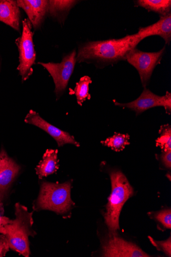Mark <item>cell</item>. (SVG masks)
<instances>
[{"label": "cell", "mask_w": 171, "mask_h": 257, "mask_svg": "<svg viewBox=\"0 0 171 257\" xmlns=\"http://www.w3.org/2000/svg\"><path fill=\"white\" fill-rule=\"evenodd\" d=\"M136 34L120 39L89 42L79 47L77 61L105 66L122 60L141 42Z\"/></svg>", "instance_id": "1"}, {"label": "cell", "mask_w": 171, "mask_h": 257, "mask_svg": "<svg viewBox=\"0 0 171 257\" xmlns=\"http://www.w3.org/2000/svg\"><path fill=\"white\" fill-rule=\"evenodd\" d=\"M15 218L5 225L3 232L8 240L10 249L25 257L31 254L30 237H35L37 233L33 228L34 211L17 203Z\"/></svg>", "instance_id": "2"}, {"label": "cell", "mask_w": 171, "mask_h": 257, "mask_svg": "<svg viewBox=\"0 0 171 257\" xmlns=\"http://www.w3.org/2000/svg\"><path fill=\"white\" fill-rule=\"evenodd\" d=\"M71 181L60 184L42 182L34 205V211L48 210L66 216L75 205L71 198Z\"/></svg>", "instance_id": "3"}, {"label": "cell", "mask_w": 171, "mask_h": 257, "mask_svg": "<svg viewBox=\"0 0 171 257\" xmlns=\"http://www.w3.org/2000/svg\"><path fill=\"white\" fill-rule=\"evenodd\" d=\"M112 192L104 214L109 234H117L119 229L120 213L126 202L134 195V190L126 176L120 171L110 173Z\"/></svg>", "instance_id": "4"}, {"label": "cell", "mask_w": 171, "mask_h": 257, "mask_svg": "<svg viewBox=\"0 0 171 257\" xmlns=\"http://www.w3.org/2000/svg\"><path fill=\"white\" fill-rule=\"evenodd\" d=\"M22 35L16 41L19 52L20 64L17 68L23 81H27L33 73L32 66L35 63L36 54L34 48L32 25L29 19L22 22Z\"/></svg>", "instance_id": "5"}, {"label": "cell", "mask_w": 171, "mask_h": 257, "mask_svg": "<svg viewBox=\"0 0 171 257\" xmlns=\"http://www.w3.org/2000/svg\"><path fill=\"white\" fill-rule=\"evenodd\" d=\"M76 62V51H73L71 53L64 57L60 63H38L46 68L53 77L55 84V92L56 93L57 99L65 91L74 71Z\"/></svg>", "instance_id": "6"}, {"label": "cell", "mask_w": 171, "mask_h": 257, "mask_svg": "<svg viewBox=\"0 0 171 257\" xmlns=\"http://www.w3.org/2000/svg\"><path fill=\"white\" fill-rule=\"evenodd\" d=\"M165 50L164 47L157 52L146 53L135 48L127 55L126 60L137 69L144 88L148 84L154 69L159 63Z\"/></svg>", "instance_id": "7"}, {"label": "cell", "mask_w": 171, "mask_h": 257, "mask_svg": "<svg viewBox=\"0 0 171 257\" xmlns=\"http://www.w3.org/2000/svg\"><path fill=\"white\" fill-rule=\"evenodd\" d=\"M21 168L3 148L0 151V214L5 215V203Z\"/></svg>", "instance_id": "8"}, {"label": "cell", "mask_w": 171, "mask_h": 257, "mask_svg": "<svg viewBox=\"0 0 171 257\" xmlns=\"http://www.w3.org/2000/svg\"><path fill=\"white\" fill-rule=\"evenodd\" d=\"M114 104L119 107L129 108L134 111L137 115L146 110L157 106L164 107L166 112H171V94L166 91L165 95L159 96L154 94L149 89L144 88L141 95L135 100L128 103L115 102Z\"/></svg>", "instance_id": "9"}, {"label": "cell", "mask_w": 171, "mask_h": 257, "mask_svg": "<svg viewBox=\"0 0 171 257\" xmlns=\"http://www.w3.org/2000/svg\"><path fill=\"white\" fill-rule=\"evenodd\" d=\"M102 256L107 257H149L136 244L109 234L102 244Z\"/></svg>", "instance_id": "10"}, {"label": "cell", "mask_w": 171, "mask_h": 257, "mask_svg": "<svg viewBox=\"0 0 171 257\" xmlns=\"http://www.w3.org/2000/svg\"><path fill=\"white\" fill-rule=\"evenodd\" d=\"M24 121L27 123L40 128L51 135L56 140L59 147H63L66 144L73 145L77 147H79L80 146V144L76 141L74 137L72 136L68 133L49 123L33 110H31L29 111Z\"/></svg>", "instance_id": "11"}, {"label": "cell", "mask_w": 171, "mask_h": 257, "mask_svg": "<svg viewBox=\"0 0 171 257\" xmlns=\"http://www.w3.org/2000/svg\"><path fill=\"white\" fill-rule=\"evenodd\" d=\"M19 8L27 13L34 28H39L49 9V1L47 0H18Z\"/></svg>", "instance_id": "12"}, {"label": "cell", "mask_w": 171, "mask_h": 257, "mask_svg": "<svg viewBox=\"0 0 171 257\" xmlns=\"http://www.w3.org/2000/svg\"><path fill=\"white\" fill-rule=\"evenodd\" d=\"M141 41L150 36H158L169 45L171 40V14L160 16V19L154 24L140 28L137 33Z\"/></svg>", "instance_id": "13"}, {"label": "cell", "mask_w": 171, "mask_h": 257, "mask_svg": "<svg viewBox=\"0 0 171 257\" xmlns=\"http://www.w3.org/2000/svg\"><path fill=\"white\" fill-rule=\"evenodd\" d=\"M20 20V11L17 1L0 0V21L19 31Z\"/></svg>", "instance_id": "14"}, {"label": "cell", "mask_w": 171, "mask_h": 257, "mask_svg": "<svg viewBox=\"0 0 171 257\" xmlns=\"http://www.w3.org/2000/svg\"><path fill=\"white\" fill-rule=\"evenodd\" d=\"M58 154L57 150H46L42 160L36 169V174L40 179L52 175L58 170L59 166Z\"/></svg>", "instance_id": "15"}, {"label": "cell", "mask_w": 171, "mask_h": 257, "mask_svg": "<svg viewBox=\"0 0 171 257\" xmlns=\"http://www.w3.org/2000/svg\"><path fill=\"white\" fill-rule=\"evenodd\" d=\"M134 3L135 7H141L149 12L156 13L160 16L170 14V0H138Z\"/></svg>", "instance_id": "16"}, {"label": "cell", "mask_w": 171, "mask_h": 257, "mask_svg": "<svg viewBox=\"0 0 171 257\" xmlns=\"http://www.w3.org/2000/svg\"><path fill=\"white\" fill-rule=\"evenodd\" d=\"M78 2L72 0H51L49 1L48 12L52 16L57 18L61 22H63L68 12L78 4Z\"/></svg>", "instance_id": "17"}, {"label": "cell", "mask_w": 171, "mask_h": 257, "mask_svg": "<svg viewBox=\"0 0 171 257\" xmlns=\"http://www.w3.org/2000/svg\"><path fill=\"white\" fill-rule=\"evenodd\" d=\"M129 140L130 136L128 134L115 133L113 136L108 138L105 141H102L101 144L115 152H120L130 145Z\"/></svg>", "instance_id": "18"}, {"label": "cell", "mask_w": 171, "mask_h": 257, "mask_svg": "<svg viewBox=\"0 0 171 257\" xmlns=\"http://www.w3.org/2000/svg\"><path fill=\"white\" fill-rule=\"evenodd\" d=\"M92 83L90 77L84 76L81 78L79 82L77 83L76 87L73 90L76 96L77 102L80 106L87 99H90V95L89 93V86Z\"/></svg>", "instance_id": "19"}, {"label": "cell", "mask_w": 171, "mask_h": 257, "mask_svg": "<svg viewBox=\"0 0 171 257\" xmlns=\"http://www.w3.org/2000/svg\"><path fill=\"white\" fill-rule=\"evenodd\" d=\"M160 136L156 140V147L162 152L171 151V126L169 124L161 125L159 131Z\"/></svg>", "instance_id": "20"}, {"label": "cell", "mask_w": 171, "mask_h": 257, "mask_svg": "<svg viewBox=\"0 0 171 257\" xmlns=\"http://www.w3.org/2000/svg\"><path fill=\"white\" fill-rule=\"evenodd\" d=\"M153 217L165 228H171V211L170 209L162 210L155 213Z\"/></svg>", "instance_id": "21"}, {"label": "cell", "mask_w": 171, "mask_h": 257, "mask_svg": "<svg viewBox=\"0 0 171 257\" xmlns=\"http://www.w3.org/2000/svg\"><path fill=\"white\" fill-rule=\"evenodd\" d=\"M151 243L157 248V250L161 251L165 254L171 256V240L170 237L165 241H157L154 240L152 237H149Z\"/></svg>", "instance_id": "22"}, {"label": "cell", "mask_w": 171, "mask_h": 257, "mask_svg": "<svg viewBox=\"0 0 171 257\" xmlns=\"http://www.w3.org/2000/svg\"><path fill=\"white\" fill-rule=\"evenodd\" d=\"M10 246L6 236L0 233V257L5 256L10 250Z\"/></svg>", "instance_id": "23"}, {"label": "cell", "mask_w": 171, "mask_h": 257, "mask_svg": "<svg viewBox=\"0 0 171 257\" xmlns=\"http://www.w3.org/2000/svg\"><path fill=\"white\" fill-rule=\"evenodd\" d=\"M159 159L163 167L165 169H170L171 168V151L162 152L159 156Z\"/></svg>", "instance_id": "24"}, {"label": "cell", "mask_w": 171, "mask_h": 257, "mask_svg": "<svg viewBox=\"0 0 171 257\" xmlns=\"http://www.w3.org/2000/svg\"><path fill=\"white\" fill-rule=\"evenodd\" d=\"M11 220L5 215L0 214V233H3L5 225L9 223Z\"/></svg>", "instance_id": "25"}]
</instances>
